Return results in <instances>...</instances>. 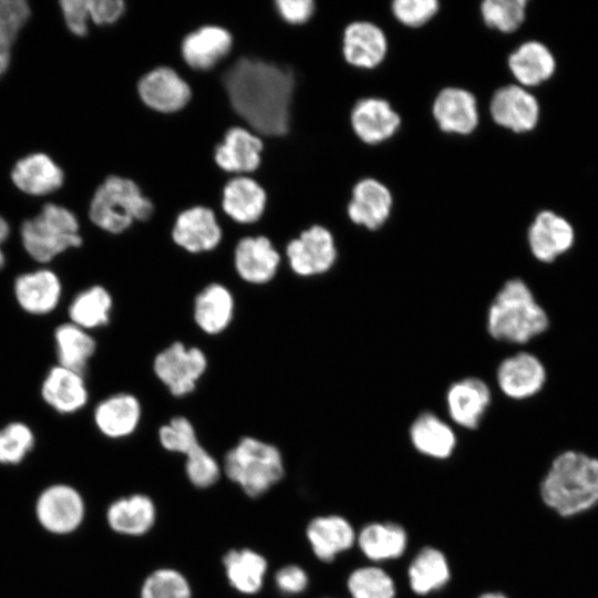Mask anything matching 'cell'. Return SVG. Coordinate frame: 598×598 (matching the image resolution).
<instances>
[{"label": "cell", "instance_id": "83f0119b", "mask_svg": "<svg viewBox=\"0 0 598 598\" xmlns=\"http://www.w3.org/2000/svg\"><path fill=\"white\" fill-rule=\"evenodd\" d=\"M41 393L43 400L60 413H73L87 401V389L82 373L61 365L52 368L47 374Z\"/></svg>", "mask_w": 598, "mask_h": 598}, {"label": "cell", "instance_id": "5b68a950", "mask_svg": "<svg viewBox=\"0 0 598 598\" xmlns=\"http://www.w3.org/2000/svg\"><path fill=\"white\" fill-rule=\"evenodd\" d=\"M153 213L152 202L128 178L107 177L91 200L89 215L93 224L111 234H121L134 220H146Z\"/></svg>", "mask_w": 598, "mask_h": 598}, {"label": "cell", "instance_id": "8992f818", "mask_svg": "<svg viewBox=\"0 0 598 598\" xmlns=\"http://www.w3.org/2000/svg\"><path fill=\"white\" fill-rule=\"evenodd\" d=\"M21 239L27 252L39 262H48L82 244L74 214L55 204L44 205L38 216L23 223Z\"/></svg>", "mask_w": 598, "mask_h": 598}, {"label": "cell", "instance_id": "ee69618b", "mask_svg": "<svg viewBox=\"0 0 598 598\" xmlns=\"http://www.w3.org/2000/svg\"><path fill=\"white\" fill-rule=\"evenodd\" d=\"M158 439L166 451L183 455L199 443L194 425L185 416H175L161 426Z\"/></svg>", "mask_w": 598, "mask_h": 598}, {"label": "cell", "instance_id": "836d02e7", "mask_svg": "<svg viewBox=\"0 0 598 598\" xmlns=\"http://www.w3.org/2000/svg\"><path fill=\"white\" fill-rule=\"evenodd\" d=\"M361 551L371 560L381 561L400 557L408 545L405 529L394 523H372L358 536Z\"/></svg>", "mask_w": 598, "mask_h": 598}, {"label": "cell", "instance_id": "f907efd6", "mask_svg": "<svg viewBox=\"0 0 598 598\" xmlns=\"http://www.w3.org/2000/svg\"><path fill=\"white\" fill-rule=\"evenodd\" d=\"M10 45L0 41V76L7 71L10 62Z\"/></svg>", "mask_w": 598, "mask_h": 598}, {"label": "cell", "instance_id": "d590c367", "mask_svg": "<svg viewBox=\"0 0 598 598\" xmlns=\"http://www.w3.org/2000/svg\"><path fill=\"white\" fill-rule=\"evenodd\" d=\"M54 339L59 365L82 373L95 352L94 339L72 322L59 326Z\"/></svg>", "mask_w": 598, "mask_h": 598}, {"label": "cell", "instance_id": "2e32d148", "mask_svg": "<svg viewBox=\"0 0 598 598\" xmlns=\"http://www.w3.org/2000/svg\"><path fill=\"white\" fill-rule=\"evenodd\" d=\"M388 52L386 34L374 22L355 20L346 25L341 39V53L352 68L373 70L383 63Z\"/></svg>", "mask_w": 598, "mask_h": 598}, {"label": "cell", "instance_id": "cb8c5ba5", "mask_svg": "<svg viewBox=\"0 0 598 598\" xmlns=\"http://www.w3.org/2000/svg\"><path fill=\"white\" fill-rule=\"evenodd\" d=\"M264 145L261 140L243 127H233L215 150L216 164L228 173H249L258 168Z\"/></svg>", "mask_w": 598, "mask_h": 598}, {"label": "cell", "instance_id": "816d5d0a", "mask_svg": "<svg viewBox=\"0 0 598 598\" xmlns=\"http://www.w3.org/2000/svg\"><path fill=\"white\" fill-rule=\"evenodd\" d=\"M9 235V226L7 221L0 216V269L4 264V255L1 249L2 243L7 239Z\"/></svg>", "mask_w": 598, "mask_h": 598}, {"label": "cell", "instance_id": "8fae6325", "mask_svg": "<svg viewBox=\"0 0 598 598\" xmlns=\"http://www.w3.org/2000/svg\"><path fill=\"white\" fill-rule=\"evenodd\" d=\"M431 113L439 130L445 134L468 136L480 125L477 99L461 86L441 89L433 100Z\"/></svg>", "mask_w": 598, "mask_h": 598}, {"label": "cell", "instance_id": "e0dca14e", "mask_svg": "<svg viewBox=\"0 0 598 598\" xmlns=\"http://www.w3.org/2000/svg\"><path fill=\"white\" fill-rule=\"evenodd\" d=\"M137 92L148 107L162 113L182 110L192 96L189 85L168 66L156 68L142 76Z\"/></svg>", "mask_w": 598, "mask_h": 598}, {"label": "cell", "instance_id": "603a6c76", "mask_svg": "<svg viewBox=\"0 0 598 598\" xmlns=\"http://www.w3.org/2000/svg\"><path fill=\"white\" fill-rule=\"evenodd\" d=\"M61 282L48 269H39L19 276L14 282V295L20 307L32 315L51 312L61 298Z\"/></svg>", "mask_w": 598, "mask_h": 598}, {"label": "cell", "instance_id": "7a4b0ae2", "mask_svg": "<svg viewBox=\"0 0 598 598\" xmlns=\"http://www.w3.org/2000/svg\"><path fill=\"white\" fill-rule=\"evenodd\" d=\"M539 494L563 518L590 512L598 505V457L575 448L561 451L543 476Z\"/></svg>", "mask_w": 598, "mask_h": 598}, {"label": "cell", "instance_id": "f35d334b", "mask_svg": "<svg viewBox=\"0 0 598 598\" xmlns=\"http://www.w3.org/2000/svg\"><path fill=\"white\" fill-rule=\"evenodd\" d=\"M352 598H394L395 586L389 574L374 566L353 570L348 578Z\"/></svg>", "mask_w": 598, "mask_h": 598}, {"label": "cell", "instance_id": "bcb514c9", "mask_svg": "<svg viewBox=\"0 0 598 598\" xmlns=\"http://www.w3.org/2000/svg\"><path fill=\"white\" fill-rule=\"evenodd\" d=\"M60 6L69 30L75 35H85L90 20L87 0H63Z\"/></svg>", "mask_w": 598, "mask_h": 598}, {"label": "cell", "instance_id": "7c38bea8", "mask_svg": "<svg viewBox=\"0 0 598 598\" xmlns=\"http://www.w3.org/2000/svg\"><path fill=\"white\" fill-rule=\"evenodd\" d=\"M349 121L357 138L370 146L391 140L402 124L401 115L392 104L379 96L358 100L350 111Z\"/></svg>", "mask_w": 598, "mask_h": 598}, {"label": "cell", "instance_id": "60d3db41", "mask_svg": "<svg viewBox=\"0 0 598 598\" xmlns=\"http://www.w3.org/2000/svg\"><path fill=\"white\" fill-rule=\"evenodd\" d=\"M34 445L31 429L13 422L0 430V464L16 465L24 460Z\"/></svg>", "mask_w": 598, "mask_h": 598}, {"label": "cell", "instance_id": "b9f144b4", "mask_svg": "<svg viewBox=\"0 0 598 598\" xmlns=\"http://www.w3.org/2000/svg\"><path fill=\"white\" fill-rule=\"evenodd\" d=\"M185 472L189 482L199 488L213 486L220 477L216 458L199 443L185 454Z\"/></svg>", "mask_w": 598, "mask_h": 598}, {"label": "cell", "instance_id": "9a60e30c", "mask_svg": "<svg viewBox=\"0 0 598 598\" xmlns=\"http://www.w3.org/2000/svg\"><path fill=\"white\" fill-rule=\"evenodd\" d=\"M496 380L501 391L514 400L537 395L547 382V369L536 354L518 351L498 365Z\"/></svg>", "mask_w": 598, "mask_h": 598}, {"label": "cell", "instance_id": "277c9868", "mask_svg": "<svg viewBox=\"0 0 598 598\" xmlns=\"http://www.w3.org/2000/svg\"><path fill=\"white\" fill-rule=\"evenodd\" d=\"M224 471L249 497H259L283 477L280 451L272 444L245 436L225 455Z\"/></svg>", "mask_w": 598, "mask_h": 598}, {"label": "cell", "instance_id": "d4e9b609", "mask_svg": "<svg viewBox=\"0 0 598 598\" xmlns=\"http://www.w3.org/2000/svg\"><path fill=\"white\" fill-rule=\"evenodd\" d=\"M231 34L224 28L206 25L189 33L182 42V55L195 70H209L230 51Z\"/></svg>", "mask_w": 598, "mask_h": 598}, {"label": "cell", "instance_id": "ffe728a7", "mask_svg": "<svg viewBox=\"0 0 598 598\" xmlns=\"http://www.w3.org/2000/svg\"><path fill=\"white\" fill-rule=\"evenodd\" d=\"M491 399V390L483 380L465 378L454 382L447 390V411L457 425L475 429L485 415Z\"/></svg>", "mask_w": 598, "mask_h": 598}, {"label": "cell", "instance_id": "f5cc1de1", "mask_svg": "<svg viewBox=\"0 0 598 598\" xmlns=\"http://www.w3.org/2000/svg\"><path fill=\"white\" fill-rule=\"evenodd\" d=\"M478 598H508L504 594L501 592H485L481 595Z\"/></svg>", "mask_w": 598, "mask_h": 598}, {"label": "cell", "instance_id": "f6af8a7d", "mask_svg": "<svg viewBox=\"0 0 598 598\" xmlns=\"http://www.w3.org/2000/svg\"><path fill=\"white\" fill-rule=\"evenodd\" d=\"M29 17L24 0H0V41L11 44Z\"/></svg>", "mask_w": 598, "mask_h": 598}, {"label": "cell", "instance_id": "1f68e13d", "mask_svg": "<svg viewBox=\"0 0 598 598\" xmlns=\"http://www.w3.org/2000/svg\"><path fill=\"white\" fill-rule=\"evenodd\" d=\"M413 446L433 458H447L456 445L452 427L432 412L420 414L410 427Z\"/></svg>", "mask_w": 598, "mask_h": 598}, {"label": "cell", "instance_id": "d6a6232c", "mask_svg": "<svg viewBox=\"0 0 598 598\" xmlns=\"http://www.w3.org/2000/svg\"><path fill=\"white\" fill-rule=\"evenodd\" d=\"M226 577L233 588L245 595L257 594L267 571V560L259 553L231 549L223 558Z\"/></svg>", "mask_w": 598, "mask_h": 598}, {"label": "cell", "instance_id": "f1b7e54d", "mask_svg": "<svg viewBox=\"0 0 598 598\" xmlns=\"http://www.w3.org/2000/svg\"><path fill=\"white\" fill-rule=\"evenodd\" d=\"M235 300L231 291L221 283L206 286L195 298L194 320L207 334H219L231 322Z\"/></svg>", "mask_w": 598, "mask_h": 598}, {"label": "cell", "instance_id": "4dcf8cb0", "mask_svg": "<svg viewBox=\"0 0 598 598\" xmlns=\"http://www.w3.org/2000/svg\"><path fill=\"white\" fill-rule=\"evenodd\" d=\"M62 169L45 154L37 153L17 162L11 178L14 185L29 195H45L60 188Z\"/></svg>", "mask_w": 598, "mask_h": 598}, {"label": "cell", "instance_id": "7bdbcfd3", "mask_svg": "<svg viewBox=\"0 0 598 598\" xmlns=\"http://www.w3.org/2000/svg\"><path fill=\"white\" fill-rule=\"evenodd\" d=\"M390 10L393 18L406 28L417 29L433 20L441 4L436 0H395Z\"/></svg>", "mask_w": 598, "mask_h": 598}, {"label": "cell", "instance_id": "e575fe53", "mask_svg": "<svg viewBox=\"0 0 598 598\" xmlns=\"http://www.w3.org/2000/svg\"><path fill=\"white\" fill-rule=\"evenodd\" d=\"M408 576L412 590L419 595H426L445 586L450 580L451 571L441 550L424 547L411 561Z\"/></svg>", "mask_w": 598, "mask_h": 598}, {"label": "cell", "instance_id": "681fc988", "mask_svg": "<svg viewBox=\"0 0 598 598\" xmlns=\"http://www.w3.org/2000/svg\"><path fill=\"white\" fill-rule=\"evenodd\" d=\"M90 20L95 24H110L118 20L125 10L122 0H87Z\"/></svg>", "mask_w": 598, "mask_h": 598}, {"label": "cell", "instance_id": "5bb4252c", "mask_svg": "<svg viewBox=\"0 0 598 598\" xmlns=\"http://www.w3.org/2000/svg\"><path fill=\"white\" fill-rule=\"evenodd\" d=\"M575 240L570 221L549 209L537 213L527 230L528 248L533 257L543 264H551L567 254Z\"/></svg>", "mask_w": 598, "mask_h": 598}, {"label": "cell", "instance_id": "484cf974", "mask_svg": "<svg viewBox=\"0 0 598 598\" xmlns=\"http://www.w3.org/2000/svg\"><path fill=\"white\" fill-rule=\"evenodd\" d=\"M306 534L316 557L326 563L351 548L355 540L350 523L338 515L313 518L308 524Z\"/></svg>", "mask_w": 598, "mask_h": 598}, {"label": "cell", "instance_id": "3957f363", "mask_svg": "<svg viewBox=\"0 0 598 598\" xmlns=\"http://www.w3.org/2000/svg\"><path fill=\"white\" fill-rule=\"evenodd\" d=\"M549 323L547 311L520 278H512L502 286L487 313L488 333L513 344L528 343L545 333Z\"/></svg>", "mask_w": 598, "mask_h": 598}, {"label": "cell", "instance_id": "44dd1931", "mask_svg": "<svg viewBox=\"0 0 598 598\" xmlns=\"http://www.w3.org/2000/svg\"><path fill=\"white\" fill-rule=\"evenodd\" d=\"M507 68L517 84L528 89L547 82L556 71V59L540 41L519 44L507 56Z\"/></svg>", "mask_w": 598, "mask_h": 598}, {"label": "cell", "instance_id": "8d00e7d4", "mask_svg": "<svg viewBox=\"0 0 598 598\" xmlns=\"http://www.w3.org/2000/svg\"><path fill=\"white\" fill-rule=\"evenodd\" d=\"M112 297L102 286H92L73 299L69 308L72 323L89 330L105 326L110 320Z\"/></svg>", "mask_w": 598, "mask_h": 598}, {"label": "cell", "instance_id": "6da1fadb", "mask_svg": "<svg viewBox=\"0 0 598 598\" xmlns=\"http://www.w3.org/2000/svg\"><path fill=\"white\" fill-rule=\"evenodd\" d=\"M223 82L233 109L256 132L266 136L287 134L295 90L291 71L241 58L225 73Z\"/></svg>", "mask_w": 598, "mask_h": 598}, {"label": "cell", "instance_id": "d6986e66", "mask_svg": "<svg viewBox=\"0 0 598 598\" xmlns=\"http://www.w3.org/2000/svg\"><path fill=\"white\" fill-rule=\"evenodd\" d=\"M280 260V254L265 236L241 238L234 251L237 275L252 285L271 281L278 271Z\"/></svg>", "mask_w": 598, "mask_h": 598}, {"label": "cell", "instance_id": "ab89813d", "mask_svg": "<svg viewBox=\"0 0 598 598\" xmlns=\"http://www.w3.org/2000/svg\"><path fill=\"white\" fill-rule=\"evenodd\" d=\"M141 598H192V588L178 570L159 568L145 578Z\"/></svg>", "mask_w": 598, "mask_h": 598}, {"label": "cell", "instance_id": "7402d4cb", "mask_svg": "<svg viewBox=\"0 0 598 598\" xmlns=\"http://www.w3.org/2000/svg\"><path fill=\"white\" fill-rule=\"evenodd\" d=\"M142 406L131 393H116L101 401L94 410L99 431L110 439L131 435L140 424Z\"/></svg>", "mask_w": 598, "mask_h": 598}, {"label": "cell", "instance_id": "74e56055", "mask_svg": "<svg viewBox=\"0 0 598 598\" xmlns=\"http://www.w3.org/2000/svg\"><path fill=\"white\" fill-rule=\"evenodd\" d=\"M527 4V0H485L480 3V16L487 28L509 34L524 23Z\"/></svg>", "mask_w": 598, "mask_h": 598}, {"label": "cell", "instance_id": "ac0fdd59", "mask_svg": "<svg viewBox=\"0 0 598 598\" xmlns=\"http://www.w3.org/2000/svg\"><path fill=\"white\" fill-rule=\"evenodd\" d=\"M223 237L215 213L204 206L182 212L172 229L173 241L192 254L215 249Z\"/></svg>", "mask_w": 598, "mask_h": 598}, {"label": "cell", "instance_id": "ba28073f", "mask_svg": "<svg viewBox=\"0 0 598 598\" xmlns=\"http://www.w3.org/2000/svg\"><path fill=\"white\" fill-rule=\"evenodd\" d=\"M286 256L296 275L312 277L333 267L338 250L331 231L321 225H312L288 243Z\"/></svg>", "mask_w": 598, "mask_h": 598}, {"label": "cell", "instance_id": "9c48e42d", "mask_svg": "<svg viewBox=\"0 0 598 598\" xmlns=\"http://www.w3.org/2000/svg\"><path fill=\"white\" fill-rule=\"evenodd\" d=\"M39 524L49 533L71 534L85 516V504L81 494L72 486L55 484L47 487L35 503Z\"/></svg>", "mask_w": 598, "mask_h": 598}, {"label": "cell", "instance_id": "30bf717a", "mask_svg": "<svg viewBox=\"0 0 598 598\" xmlns=\"http://www.w3.org/2000/svg\"><path fill=\"white\" fill-rule=\"evenodd\" d=\"M488 113L499 127L523 134L537 126L540 105L528 89L518 84H506L497 87L491 95Z\"/></svg>", "mask_w": 598, "mask_h": 598}, {"label": "cell", "instance_id": "52a82bcc", "mask_svg": "<svg viewBox=\"0 0 598 598\" xmlns=\"http://www.w3.org/2000/svg\"><path fill=\"white\" fill-rule=\"evenodd\" d=\"M206 354L197 347H186L176 341L162 350L154 359L153 370L157 379L174 396L192 393L207 369Z\"/></svg>", "mask_w": 598, "mask_h": 598}, {"label": "cell", "instance_id": "c3c4849f", "mask_svg": "<svg viewBox=\"0 0 598 598\" xmlns=\"http://www.w3.org/2000/svg\"><path fill=\"white\" fill-rule=\"evenodd\" d=\"M276 7L281 18L290 24L306 23L316 10L312 0H278Z\"/></svg>", "mask_w": 598, "mask_h": 598}, {"label": "cell", "instance_id": "4fadbf2b", "mask_svg": "<svg viewBox=\"0 0 598 598\" xmlns=\"http://www.w3.org/2000/svg\"><path fill=\"white\" fill-rule=\"evenodd\" d=\"M393 204V195L386 184L367 176L352 186L347 215L354 225L378 230L389 220Z\"/></svg>", "mask_w": 598, "mask_h": 598}, {"label": "cell", "instance_id": "f546056e", "mask_svg": "<svg viewBox=\"0 0 598 598\" xmlns=\"http://www.w3.org/2000/svg\"><path fill=\"white\" fill-rule=\"evenodd\" d=\"M267 195L252 178L240 176L230 179L223 189V209L235 221L251 224L265 212Z\"/></svg>", "mask_w": 598, "mask_h": 598}, {"label": "cell", "instance_id": "7dc6e473", "mask_svg": "<svg viewBox=\"0 0 598 598\" xmlns=\"http://www.w3.org/2000/svg\"><path fill=\"white\" fill-rule=\"evenodd\" d=\"M308 575L296 565L280 568L275 576L276 586L283 594L296 595L302 592L308 586Z\"/></svg>", "mask_w": 598, "mask_h": 598}, {"label": "cell", "instance_id": "4316f807", "mask_svg": "<svg viewBox=\"0 0 598 598\" xmlns=\"http://www.w3.org/2000/svg\"><path fill=\"white\" fill-rule=\"evenodd\" d=\"M106 520L117 534L142 536L155 524L156 508L148 496L133 494L114 501L106 511Z\"/></svg>", "mask_w": 598, "mask_h": 598}]
</instances>
